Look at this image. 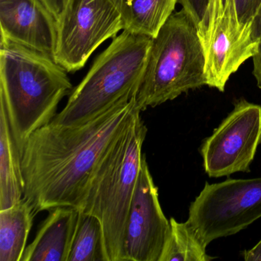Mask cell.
<instances>
[{
    "label": "cell",
    "instance_id": "cell-1",
    "mask_svg": "<svg viewBox=\"0 0 261 261\" xmlns=\"http://www.w3.org/2000/svg\"><path fill=\"white\" fill-rule=\"evenodd\" d=\"M136 96L83 124L50 123L30 136L22 153L23 197L35 213L58 207L81 211L97 164L140 110Z\"/></svg>",
    "mask_w": 261,
    "mask_h": 261
},
{
    "label": "cell",
    "instance_id": "cell-2",
    "mask_svg": "<svg viewBox=\"0 0 261 261\" xmlns=\"http://www.w3.org/2000/svg\"><path fill=\"white\" fill-rule=\"evenodd\" d=\"M68 73L48 55L1 40L0 102L21 156L30 136L54 120L59 103L72 92Z\"/></svg>",
    "mask_w": 261,
    "mask_h": 261
},
{
    "label": "cell",
    "instance_id": "cell-3",
    "mask_svg": "<svg viewBox=\"0 0 261 261\" xmlns=\"http://www.w3.org/2000/svg\"><path fill=\"white\" fill-rule=\"evenodd\" d=\"M140 114L138 110L103 154L91 175L80 211L101 223L107 261H123L125 227L147 134Z\"/></svg>",
    "mask_w": 261,
    "mask_h": 261
},
{
    "label": "cell",
    "instance_id": "cell-4",
    "mask_svg": "<svg viewBox=\"0 0 261 261\" xmlns=\"http://www.w3.org/2000/svg\"><path fill=\"white\" fill-rule=\"evenodd\" d=\"M152 38L123 30L73 90L64 109L51 123L83 124L125 98L137 95Z\"/></svg>",
    "mask_w": 261,
    "mask_h": 261
},
{
    "label": "cell",
    "instance_id": "cell-5",
    "mask_svg": "<svg viewBox=\"0 0 261 261\" xmlns=\"http://www.w3.org/2000/svg\"><path fill=\"white\" fill-rule=\"evenodd\" d=\"M204 85V56L196 25L181 9L152 39L137 107L142 112Z\"/></svg>",
    "mask_w": 261,
    "mask_h": 261
},
{
    "label": "cell",
    "instance_id": "cell-6",
    "mask_svg": "<svg viewBox=\"0 0 261 261\" xmlns=\"http://www.w3.org/2000/svg\"><path fill=\"white\" fill-rule=\"evenodd\" d=\"M196 29L204 53L206 85L224 92L230 76L258 53L251 23H240L233 0H209Z\"/></svg>",
    "mask_w": 261,
    "mask_h": 261
},
{
    "label": "cell",
    "instance_id": "cell-7",
    "mask_svg": "<svg viewBox=\"0 0 261 261\" xmlns=\"http://www.w3.org/2000/svg\"><path fill=\"white\" fill-rule=\"evenodd\" d=\"M261 218V178L206 183L191 204L188 222L206 245Z\"/></svg>",
    "mask_w": 261,
    "mask_h": 261
},
{
    "label": "cell",
    "instance_id": "cell-8",
    "mask_svg": "<svg viewBox=\"0 0 261 261\" xmlns=\"http://www.w3.org/2000/svg\"><path fill=\"white\" fill-rule=\"evenodd\" d=\"M121 30L112 0H68L57 20L55 60L68 73L79 71L102 43Z\"/></svg>",
    "mask_w": 261,
    "mask_h": 261
},
{
    "label": "cell",
    "instance_id": "cell-9",
    "mask_svg": "<svg viewBox=\"0 0 261 261\" xmlns=\"http://www.w3.org/2000/svg\"><path fill=\"white\" fill-rule=\"evenodd\" d=\"M261 144V106L244 99L223 120L201 147L204 171L211 178L250 172Z\"/></svg>",
    "mask_w": 261,
    "mask_h": 261
},
{
    "label": "cell",
    "instance_id": "cell-10",
    "mask_svg": "<svg viewBox=\"0 0 261 261\" xmlns=\"http://www.w3.org/2000/svg\"><path fill=\"white\" fill-rule=\"evenodd\" d=\"M143 153L123 239V261H160L169 230Z\"/></svg>",
    "mask_w": 261,
    "mask_h": 261
},
{
    "label": "cell",
    "instance_id": "cell-11",
    "mask_svg": "<svg viewBox=\"0 0 261 261\" xmlns=\"http://www.w3.org/2000/svg\"><path fill=\"white\" fill-rule=\"evenodd\" d=\"M0 25L1 40L55 57L57 20L42 0H0Z\"/></svg>",
    "mask_w": 261,
    "mask_h": 261
},
{
    "label": "cell",
    "instance_id": "cell-12",
    "mask_svg": "<svg viewBox=\"0 0 261 261\" xmlns=\"http://www.w3.org/2000/svg\"><path fill=\"white\" fill-rule=\"evenodd\" d=\"M21 261H68L80 211L58 207L50 211Z\"/></svg>",
    "mask_w": 261,
    "mask_h": 261
},
{
    "label": "cell",
    "instance_id": "cell-13",
    "mask_svg": "<svg viewBox=\"0 0 261 261\" xmlns=\"http://www.w3.org/2000/svg\"><path fill=\"white\" fill-rule=\"evenodd\" d=\"M23 196L22 156L5 105L0 102V210L11 207Z\"/></svg>",
    "mask_w": 261,
    "mask_h": 261
},
{
    "label": "cell",
    "instance_id": "cell-14",
    "mask_svg": "<svg viewBox=\"0 0 261 261\" xmlns=\"http://www.w3.org/2000/svg\"><path fill=\"white\" fill-rule=\"evenodd\" d=\"M123 30L154 38L175 11L178 0H112Z\"/></svg>",
    "mask_w": 261,
    "mask_h": 261
},
{
    "label": "cell",
    "instance_id": "cell-15",
    "mask_svg": "<svg viewBox=\"0 0 261 261\" xmlns=\"http://www.w3.org/2000/svg\"><path fill=\"white\" fill-rule=\"evenodd\" d=\"M35 215L25 197L11 207L0 210V261H21Z\"/></svg>",
    "mask_w": 261,
    "mask_h": 261
},
{
    "label": "cell",
    "instance_id": "cell-16",
    "mask_svg": "<svg viewBox=\"0 0 261 261\" xmlns=\"http://www.w3.org/2000/svg\"><path fill=\"white\" fill-rule=\"evenodd\" d=\"M160 261H208L206 245L188 221L179 223L172 218Z\"/></svg>",
    "mask_w": 261,
    "mask_h": 261
},
{
    "label": "cell",
    "instance_id": "cell-17",
    "mask_svg": "<svg viewBox=\"0 0 261 261\" xmlns=\"http://www.w3.org/2000/svg\"><path fill=\"white\" fill-rule=\"evenodd\" d=\"M68 261H107L101 223L94 215L80 212Z\"/></svg>",
    "mask_w": 261,
    "mask_h": 261
},
{
    "label": "cell",
    "instance_id": "cell-18",
    "mask_svg": "<svg viewBox=\"0 0 261 261\" xmlns=\"http://www.w3.org/2000/svg\"><path fill=\"white\" fill-rule=\"evenodd\" d=\"M252 36L258 42V53L253 58V74L261 89V5L251 22Z\"/></svg>",
    "mask_w": 261,
    "mask_h": 261
},
{
    "label": "cell",
    "instance_id": "cell-19",
    "mask_svg": "<svg viewBox=\"0 0 261 261\" xmlns=\"http://www.w3.org/2000/svg\"><path fill=\"white\" fill-rule=\"evenodd\" d=\"M238 21L242 25L251 23L261 5V0H233Z\"/></svg>",
    "mask_w": 261,
    "mask_h": 261
},
{
    "label": "cell",
    "instance_id": "cell-20",
    "mask_svg": "<svg viewBox=\"0 0 261 261\" xmlns=\"http://www.w3.org/2000/svg\"><path fill=\"white\" fill-rule=\"evenodd\" d=\"M209 0H178V4L189 14L195 25L202 19Z\"/></svg>",
    "mask_w": 261,
    "mask_h": 261
},
{
    "label": "cell",
    "instance_id": "cell-21",
    "mask_svg": "<svg viewBox=\"0 0 261 261\" xmlns=\"http://www.w3.org/2000/svg\"><path fill=\"white\" fill-rule=\"evenodd\" d=\"M42 1L48 7V10L54 15L56 20H58L62 15V12L65 10L68 0H42Z\"/></svg>",
    "mask_w": 261,
    "mask_h": 261
},
{
    "label": "cell",
    "instance_id": "cell-22",
    "mask_svg": "<svg viewBox=\"0 0 261 261\" xmlns=\"http://www.w3.org/2000/svg\"><path fill=\"white\" fill-rule=\"evenodd\" d=\"M244 256L247 261L261 260V240L251 250L244 251Z\"/></svg>",
    "mask_w": 261,
    "mask_h": 261
}]
</instances>
